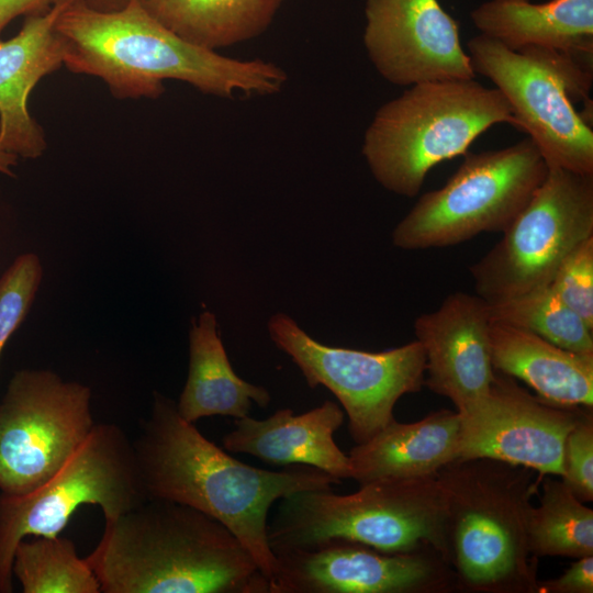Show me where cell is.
<instances>
[{
  "mask_svg": "<svg viewBox=\"0 0 593 593\" xmlns=\"http://www.w3.org/2000/svg\"><path fill=\"white\" fill-rule=\"evenodd\" d=\"M132 441L146 499L184 504L224 524L269 582L276 567L267 538L270 507L296 492L342 483L315 467L271 471L239 461L182 418L176 402L157 391Z\"/></svg>",
  "mask_w": 593,
  "mask_h": 593,
  "instance_id": "obj_1",
  "label": "cell"
},
{
  "mask_svg": "<svg viewBox=\"0 0 593 593\" xmlns=\"http://www.w3.org/2000/svg\"><path fill=\"white\" fill-rule=\"evenodd\" d=\"M64 66L100 78L118 99H156L165 80L188 83L202 93L270 96L288 75L264 59H238L183 40L141 2L127 0L103 11L86 0H70L56 21Z\"/></svg>",
  "mask_w": 593,
  "mask_h": 593,
  "instance_id": "obj_2",
  "label": "cell"
},
{
  "mask_svg": "<svg viewBox=\"0 0 593 593\" xmlns=\"http://www.w3.org/2000/svg\"><path fill=\"white\" fill-rule=\"evenodd\" d=\"M101 593H270L240 540L191 506L146 500L105 521L87 557Z\"/></svg>",
  "mask_w": 593,
  "mask_h": 593,
  "instance_id": "obj_3",
  "label": "cell"
},
{
  "mask_svg": "<svg viewBox=\"0 0 593 593\" xmlns=\"http://www.w3.org/2000/svg\"><path fill=\"white\" fill-rule=\"evenodd\" d=\"M535 471L490 458H457L436 473L446 503V561L457 589L537 592L527 519Z\"/></svg>",
  "mask_w": 593,
  "mask_h": 593,
  "instance_id": "obj_4",
  "label": "cell"
},
{
  "mask_svg": "<svg viewBox=\"0 0 593 593\" xmlns=\"http://www.w3.org/2000/svg\"><path fill=\"white\" fill-rule=\"evenodd\" d=\"M514 123L504 94L474 79L410 86L385 102L368 125L362 155L385 190L413 198L436 165L465 155L486 130Z\"/></svg>",
  "mask_w": 593,
  "mask_h": 593,
  "instance_id": "obj_5",
  "label": "cell"
},
{
  "mask_svg": "<svg viewBox=\"0 0 593 593\" xmlns=\"http://www.w3.org/2000/svg\"><path fill=\"white\" fill-rule=\"evenodd\" d=\"M267 538L273 555L347 539L394 553L433 549L446 561L445 496L436 475L376 480L349 494L301 491L280 500Z\"/></svg>",
  "mask_w": 593,
  "mask_h": 593,
  "instance_id": "obj_6",
  "label": "cell"
},
{
  "mask_svg": "<svg viewBox=\"0 0 593 593\" xmlns=\"http://www.w3.org/2000/svg\"><path fill=\"white\" fill-rule=\"evenodd\" d=\"M467 46L474 72L504 94L513 125L528 134L547 166L593 175L592 125L573 107L591 102L592 61L542 47L515 52L483 34Z\"/></svg>",
  "mask_w": 593,
  "mask_h": 593,
  "instance_id": "obj_7",
  "label": "cell"
},
{
  "mask_svg": "<svg viewBox=\"0 0 593 593\" xmlns=\"http://www.w3.org/2000/svg\"><path fill=\"white\" fill-rule=\"evenodd\" d=\"M146 496L133 441L114 423H99L42 484L23 494L0 493V593L13 591L12 562L29 536H55L82 505L101 507L110 521Z\"/></svg>",
  "mask_w": 593,
  "mask_h": 593,
  "instance_id": "obj_8",
  "label": "cell"
},
{
  "mask_svg": "<svg viewBox=\"0 0 593 593\" xmlns=\"http://www.w3.org/2000/svg\"><path fill=\"white\" fill-rule=\"evenodd\" d=\"M530 137L497 150L466 153L439 189L424 193L392 232L405 250L448 247L481 233H503L546 178Z\"/></svg>",
  "mask_w": 593,
  "mask_h": 593,
  "instance_id": "obj_9",
  "label": "cell"
},
{
  "mask_svg": "<svg viewBox=\"0 0 593 593\" xmlns=\"http://www.w3.org/2000/svg\"><path fill=\"white\" fill-rule=\"evenodd\" d=\"M502 238L470 267L489 304L550 284L562 262L593 237V175L548 167Z\"/></svg>",
  "mask_w": 593,
  "mask_h": 593,
  "instance_id": "obj_10",
  "label": "cell"
},
{
  "mask_svg": "<svg viewBox=\"0 0 593 593\" xmlns=\"http://www.w3.org/2000/svg\"><path fill=\"white\" fill-rule=\"evenodd\" d=\"M268 332L310 388L323 385L337 398L356 444L368 441L394 418L401 396L416 393L424 385L425 354L416 339L374 353L327 346L284 313L270 317Z\"/></svg>",
  "mask_w": 593,
  "mask_h": 593,
  "instance_id": "obj_11",
  "label": "cell"
},
{
  "mask_svg": "<svg viewBox=\"0 0 593 593\" xmlns=\"http://www.w3.org/2000/svg\"><path fill=\"white\" fill-rule=\"evenodd\" d=\"M91 389L48 369H22L0 401V493L42 484L96 425Z\"/></svg>",
  "mask_w": 593,
  "mask_h": 593,
  "instance_id": "obj_12",
  "label": "cell"
},
{
  "mask_svg": "<svg viewBox=\"0 0 593 593\" xmlns=\"http://www.w3.org/2000/svg\"><path fill=\"white\" fill-rule=\"evenodd\" d=\"M270 593H443L456 575L433 549L385 552L347 539L275 555Z\"/></svg>",
  "mask_w": 593,
  "mask_h": 593,
  "instance_id": "obj_13",
  "label": "cell"
},
{
  "mask_svg": "<svg viewBox=\"0 0 593 593\" xmlns=\"http://www.w3.org/2000/svg\"><path fill=\"white\" fill-rule=\"evenodd\" d=\"M589 409L533 395L494 369L488 395L460 414L458 458H490L561 477L566 437Z\"/></svg>",
  "mask_w": 593,
  "mask_h": 593,
  "instance_id": "obj_14",
  "label": "cell"
},
{
  "mask_svg": "<svg viewBox=\"0 0 593 593\" xmlns=\"http://www.w3.org/2000/svg\"><path fill=\"white\" fill-rule=\"evenodd\" d=\"M363 45L395 86L474 79L458 22L438 0H366Z\"/></svg>",
  "mask_w": 593,
  "mask_h": 593,
  "instance_id": "obj_15",
  "label": "cell"
},
{
  "mask_svg": "<svg viewBox=\"0 0 593 593\" xmlns=\"http://www.w3.org/2000/svg\"><path fill=\"white\" fill-rule=\"evenodd\" d=\"M491 323L489 303L462 291L447 295L438 309L414 322L415 339L425 354L424 385L449 399L459 414L489 393L494 377Z\"/></svg>",
  "mask_w": 593,
  "mask_h": 593,
  "instance_id": "obj_16",
  "label": "cell"
},
{
  "mask_svg": "<svg viewBox=\"0 0 593 593\" xmlns=\"http://www.w3.org/2000/svg\"><path fill=\"white\" fill-rule=\"evenodd\" d=\"M69 1L27 15L18 34L0 41V148L16 157L37 158L47 147L27 101L38 81L64 64L56 21Z\"/></svg>",
  "mask_w": 593,
  "mask_h": 593,
  "instance_id": "obj_17",
  "label": "cell"
},
{
  "mask_svg": "<svg viewBox=\"0 0 593 593\" xmlns=\"http://www.w3.org/2000/svg\"><path fill=\"white\" fill-rule=\"evenodd\" d=\"M344 417V411L332 401L296 415L290 409L278 410L265 419L246 415L235 418L222 444L227 451L251 455L268 465L310 466L339 480L348 479V455L334 440Z\"/></svg>",
  "mask_w": 593,
  "mask_h": 593,
  "instance_id": "obj_18",
  "label": "cell"
},
{
  "mask_svg": "<svg viewBox=\"0 0 593 593\" xmlns=\"http://www.w3.org/2000/svg\"><path fill=\"white\" fill-rule=\"evenodd\" d=\"M461 416L447 409L413 423L393 418L348 454L350 479L359 485L381 479L434 477L458 458Z\"/></svg>",
  "mask_w": 593,
  "mask_h": 593,
  "instance_id": "obj_19",
  "label": "cell"
},
{
  "mask_svg": "<svg viewBox=\"0 0 593 593\" xmlns=\"http://www.w3.org/2000/svg\"><path fill=\"white\" fill-rule=\"evenodd\" d=\"M470 18L480 34L512 51L542 47L593 60V0H488Z\"/></svg>",
  "mask_w": 593,
  "mask_h": 593,
  "instance_id": "obj_20",
  "label": "cell"
},
{
  "mask_svg": "<svg viewBox=\"0 0 593 593\" xmlns=\"http://www.w3.org/2000/svg\"><path fill=\"white\" fill-rule=\"evenodd\" d=\"M491 362L537 395L559 404L593 406V354L561 348L519 327L492 322Z\"/></svg>",
  "mask_w": 593,
  "mask_h": 593,
  "instance_id": "obj_21",
  "label": "cell"
},
{
  "mask_svg": "<svg viewBox=\"0 0 593 593\" xmlns=\"http://www.w3.org/2000/svg\"><path fill=\"white\" fill-rule=\"evenodd\" d=\"M270 400L267 389L245 381L233 370L215 315L203 311L192 318L188 377L176 402L180 416L190 423L214 415L239 418L248 415L253 402L267 407Z\"/></svg>",
  "mask_w": 593,
  "mask_h": 593,
  "instance_id": "obj_22",
  "label": "cell"
},
{
  "mask_svg": "<svg viewBox=\"0 0 593 593\" xmlns=\"http://www.w3.org/2000/svg\"><path fill=\"white\" fill-rule=\"evenodd\" d=\"M286 0H141L183 40L217 52L259 36Z\"/></svg>",
  "mask_w": 593,
  "mask_h": 593,
  "instance_id": "obj_23",
  "label": "cell"
},
{
  "mask_svg": "<svg viewBox=\"0 0 593 593\" xmlns=\"http://www.w3.org/2000/svg\"><path fill=\"white\" fill-rule=\"evenodd\" d=\"M527 537L536 558L593 556V511L562 480L544 475L539 504L529 511Z\"/></svg>",
  "mask_w": 593,
  "mask_h": 593,
  "instance_id": "obj_24",
  "label": "cell"
},
{
  "mask_svg": "<svg viewBox=\"0 0 593 593\" xmlns=\"http://www.w3.org/2000/svg\"><path fill=\"white\" fill-rule=\"evenodd\" d=\"M12 574L23 593H100L87 558L72 540L59 535L21 540L13 555Z\"/></svg>",
  "mask_w": 593,
  "mask_h": 593,
  "instance_id": "obj_25",
  "label": "cell"
},
{
  "mask_svg": "<svg viewBox=\"0 0 593 593\" xmlns=\"http://www.w3.org/2000/svg\"><path fill=\"white\" fill-rule=\"evenodd\" d=\"M489 309L492 322L529 331L571 351L593 354V329L549 286L489 304Z\"/></svg>",
  "mask_w": 593,
  "mask_h": 593,
  "instance_id": "obj_26",
  "label": "cell"
},
{
  "mask_svg": "<svg viewBox=\"0 0 593 593\" xmlns=\"http://www.w3.org/2000/svg\"><path fill=\"white\" fill-rule=\"evenodd\" d=\"M43 277L34 253L18 256L0 278V357L11 335L27 315Z\"/></svg>",
  "mask_w": 593,
  "mask_h": 593,
  "instance_id": "obj_27",
  "label": "cell"
},
{
  "mask_svg": "<svg viewBox=\"0 0 593 593\" xmlns=\"http://www.w3.org/2000/svg\"><path fill=\"white\" fill-rule=\"evenodd\" d=\"M549 287L593 329V237L571 253L557 270Z\"/></svg>",
  "mask_w": 593,
  "mask_h": 593,
  "instance_id": "obj_28",
  "label": "cell"
},
{
  "mask_svg": "<svg viewBox=\"0 0 593 593\" xmlns=\"http://www.w3.org/2000/svg\"><path fill=\"white\" fill-rule=\"evenodd\" d=\"M561 480L583 503L593 500V414L589 409L563 445Z\"/></svg>",
  "mask_w": 593,
  "mask_h": 593,
  "instance_id": "obj_29",
  "label": "cell"
},
{
  "mask_svg": "<svg viewBox=\"0 0 593 593\" xmlns=\"http://www.w3.org/2000/svg\"><path fill=\"white\" fill-rule=\"evenodd\" d=\"M537 592L540 593H592L593 592V556L578 558L561 575L539 581Z\"/></svg>",
  "mask_w": 593,
  "mask_h": 593,
  "instance_id": "obj_30",
  "label": "cell"
},
{
  "mask_svg": "<svg viewBox=\"0 0 593 593\" xmlns=\"http://www.w3.org/2000/svg\"><path fill=\"white\" fill-rule=\"evenodd\" d=\"M57 0H0V33L15 18L48 10Z\"/></svg>",
  "mask_w": 593,
  "mask_h": 593,
  "instance_id": "obj_31",
  "label": "cell"
},
{
  "mask_svg": "<svg viewBox=\"0 0 593 593\" xmlns=\"http://www.w3.org/2000/svg\"><path fill=\"white\" fill-rule=\"evenodd\" d=\"M18 157L0 148V174L13 177L12 168L16 165Z\"/></svg>",
  "mask_w": 593,
  "mask_h": 593,
  "instance_id": "obj_32",
  "label": "cell"
},
{
  "mask_svg": "<svg viewBox=\"0 0 593 593\" xmlns=\"http://www.w3.org/2000/svg\"><path fill=\"white\" fill-rule=\"evenodd\" d=\"M88 4L91 7L103 10V11H110V10H116L124 5L127 0H86Z\"/></svg>",
  "mask_w": 593,
  "mask_h": 593,
  "instance_id": "obj_33",
  "label": "cell"
}]
</instances>
